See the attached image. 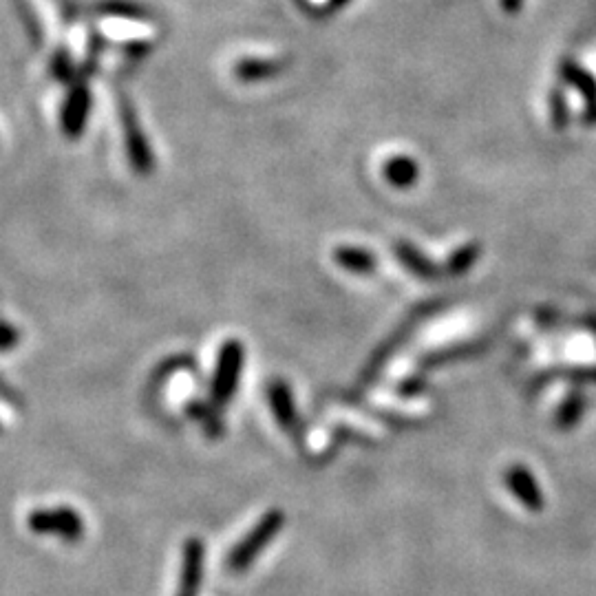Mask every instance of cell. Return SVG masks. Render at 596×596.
Returning <instances> with one entry per match:
<instances>
[{
	"instance_id": "1",
	"label": "cell",
	"mask_w": 596,
	"mask_h": 596,
	"mask_svg": "<svg viewBox=\"0 0 596 596\" xmlns=\"http://www.w3.org/2000/svg\"><path fill=\"white\" fill-rule=\"evenodd\" d=\"M285 526V513L281 508H272L265 513L257 524L252 526L246 537L237 541V546L230 550V555L226 559V566L230 572H246L252 561L257 559L261 552L268 548L270 541L279 535Z\"/></svg>"
},
{
	"instance_id": "2",
	"label": "cell",
	"mask_w": 596,
	"mask_h": 596,
	"mask_svg": "<svg viewBox=\"0 0 596 596\" xmlns=\"http://www.w3.org/2000/svg\"><path fill=\"white\" fill-rule=\"evenodd\" d=\"M243 365H246V347L234 338L226 340L219 349L215 376H212L210 385V398L217 409H226L237 393Z\"/></svg>"
},
{
	"instance_id": "3",
	"label": "cell",
	"mask_w": 596,
	"mask_h": 596,
	"mask_svg": "<svg viewBox=\"0 0 596 596\" xmlns=\"http://www.w3.org/2000/svg\"><path fill=\"white\" fill-rule=\"evenodd\" d=\"M27 526L36 535H51L62 541H80L84 537V519L76 508L53 506L36 508L27 517Z\"/></svg>"
},
{
	"instance_id": "4",
	"label": "cell",
	"mask_w": 596,
	"mask_h": 596,
	"mask_svg": "<svg viewBox=\"0 0 596 596\" xmlns=\"http://www.w3.org/2000/svg\"><path fill=\"white\" fill-rule=\"evenodd\" d=\"M122 126H124L126 153H129V162L133 170H137L140 175H148L155 168V157L151 146L146 142V135L140 129V120H137V115L129 102L122 104Z\"/></svg>"
},
{
	"instance_id": "5",
	"label": "cell",
	"mask_w": 596,
	"mask_h": 596,
	"mask_svg": "<svg viewBox=\"0 0 596 596\" xmlns=\"http://www.w3.org/2000/svg\"><path fill=\"white\" fill-rule=\"evenodd\" d=\"M206 548L199 537H190L182 552V574H179L177 596H199L201 579H204Z\"/></svg>"
},
{
	"instance_id": "6",
	"label": "cell",
	"mask_w": 596,
	"mask_h": 596,
	"mask_svg": "<svg viewBox=\"0 0 596 596\" xmlns=\"http://www.w3.org/2000/svg\"><path fill=\"white\" fill-rule=\"evenodd\" d=\"M91 111V93L87 87V80H76L73 84L65 109H62V131H65L69 137H78L84 126H87V117Z\"/></svg>"
},
{
	"instance_id": "7",
	"label": "cell",
	"mask_w": 596,
	"mask_h": 596,
	"mask_svg": "<svg viewBox=\"0 0 596 596\" xmlns=\"http://www.w3.org/2000/svg\"><path fill=\"white\" fill-rule=\"evenodd\" d=\"M268 402H270L274 420L279 422V427L285 433H290L296 438V435L301 433V418H298L292 389L287 387V382H283V380H272L270 382V385H268Z\"/></svg>"
},
{
	"instance_id": "8",
	"label": "cell",
	"mask_w": 596,
	"mask_h": 596,
	"mask_svg": "<svg viewBox=\"0 0 596 596\" xmlns=\"http://www.w3.org/2000/svg\"><path fill=\"white\" fill-rule=\"evenodd\" d=\"M276 73H281V65L274 60H259V58H248L237 62L234 67V76L243 82H259L274 78Z\"/></svg>"
},
{
	"instance_id": "9",
	"label": "cell",
	"mask_w": 596,
	"mask_h": 596,
	"mask_svg": "<svg viewBox=\"0 0 596 596\" xmlns=\"http://www.w3.org/2000/svg\"><path fill=\"white\" fill-rule=\"evenodd\" d=\"M334 259L343 270L349 272H358V274H367V272H374L376 268V259L374 254H369L360 248H349V246H340L334 252Z\"/></svg>"
},
{
	"instance_id": "10",
	"label": "cell",
	"mask_w": 596,
	"mask_h": 596,
	"mask_svg": "<svg viewBox=\"0 0 596 596\" xmlns=\"http://www.w3.org/2000/svg\"><path fill=\"white\" fill-rule=\"evenodd\" d=\"M385 175L393 186L407 188L415 182V175H418V168L411 162L409 157H393L391 162L385 166Z\"/></svg>"
},
{
	"instance_id": "11",
	"label": "cell",
	"mask_w": 596,
	"mask_h": 596,
	"mask_svg": "<svg viewBox=\"0 0 596 596\" xmlns=\"http://www.w3.org/2000/svg\"><path fill=\"white\" fill-rule=\"evenodd\" d=\"M98 9L102 14L129 18V20H148V18H151L148 9L142 7L140 3H133V0H104V3H100Z\"/></svg>"
},
{
	"instance_id": "12",
	"label": "cell",
	"mask_w": 596,
	"mask_h": 596,
	"mask_svg": "<svg viewBox=\"0 0 596 596\" xmlns=\"http://www.w3.org/2000/svg\"><path fill=\"white\" fill-rule=\"evenodd\" d=\"M51 73H53V78L60 82H69L73 78L71 58L65 49H58L56 56L51 58Z\"/></svg>"
},
{
	"instance_id": "13",
	"label": "cell",
	"mask_w": 596,
	"mask_h": 596,
	"mask_svg": "<svg viewBox=\"0 0 596 596\" xmlns=\"http://www.w3.org/2000/svg\"><path fill=\"white\" fill-rule=\"evenodd\" d=\"M18 340H20V334H18V329H16V327L0 323V351L16 347V345H18Z\"/></svg>"
},
{
	"instance_id": "14",
	"label": "cell",
	"mask_w": 596,
	"mask_h": 596,
	"mask_svg": "<svg viewBox=\"0 0 596 596\" xmlns=\"http://www.w3.org/2000/svg\"><path fill=\"white\" fill-rule=\"evenodd\" d=\"M347 3H351V0H329L327 12H338V9H340V7H345Z\"/></svg>"
}]
</instances>
